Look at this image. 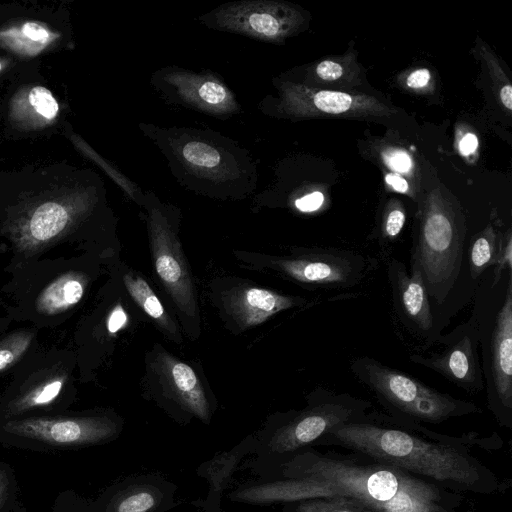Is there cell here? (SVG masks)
Returning a JSON list of instances; mask_svg holds the SVG:
<instances>
[{
	"label": "cell",
	"mask_w": 512,
	"mask_h": 512,
	"mask_svg": "<svg viewBox=\"0 0 512 512\" xmlns=\"http://www.w3.org/2000/svg\"><path fill=\"white\" fill-rule=\"evenodd\" d=\"M283 473L285 480L243 489L233 498L269 504L348 497L375 512H474L463 493L360 453L306 450L286 463Z\"/></svg>",
	"instance_id": "1"
},
{
	"label": "cell",
	"mask_w": 512,
	"mask_h": 512,
	"mask_svg": "<svg viewBox=\"0 0 512 512\" xmlns=\"http://www.w3.org/2000/svg\"><path fill=\"white\" fill-rule=\"evenodd\" d=\"M472 433L453 437L421 424L368 411L355 421L333 428L314 445L339 446L400 467L449 490L476 495L499 491L496 474L478 460L467 444Z\"/></svg>",
	"instance_id": "2"
},
{
	"label": "cell",
	"mask_w": 512,
	"mask_h": 512,
	"mask_svg": "<svg viewBox=\"0 0 512 512\" xmlns=\"http://www.w3.org/2000/svg\"><path fill=\"white\" fill-rule=\"evenodd\" d=\"M350 368L357 381L375 397L386 414L394 418L421 425L440 424L482 412L474 402L440 392L374 358H355Z\"/></svg>",
	"instance_id": "3"
},
{
	"label": "cell",
	"mask_w": 512,
	"mask_h": 512,
	"mask_svg": "<svg viewBox=\"0 0 512 512\" xmlns=\"http://www.w3.org/2000/svg\"><path fill=\"white\" fill-rule=\"evenodd\" d=\"M465 227L454 207L440 194H431L422 213L418 241L413 252L427 293L443 302L460 271Z\"/></svg>",
	"instance_id": "4"
},
{
	"label": "cell",
	"mask_w": 512,
	"mask_h": 512,
	"mask_svg": "<svg viewBox=\"0 0 512 512\" xmlns=\"http://www.w3.org/2000/svg\"><path fill=\"white\" fill-rule=\"evenodd\" d=\"M371 408V402L365 399L318 388L310 396L308 406L275 432L269 447L278 454L308 447L333 428L359 419Z\"/></svg>",
	"instance_id": "5"
},
{
	"label": "cell",
	"mask_w": 512,
	"mask_h": 512,
	"mask_svg": "<svg viewBox=\"0 0 512 512\" xmlns=\"http://www.w3.org/2000/svg\"><path fill=\"white\" fill-rule=\"evenodd\" d=\"M275 113L289 118H390L396 110L379 99L339 90L317 89L303 83L283 82Z\"/></svg>",
	"instance_id": "6"
},
{
	"label": "cell",
	"mask_w": 512,
	"mask_h": 512,
	"mask_svg": "<svg viewBox=\"0 0 512 512\" xmlns=\"http://www.w3.org/2000/svg\"><path fill=\"white\" fill-rule=\"evenodd\" d=\"M205 25L267 42H283L304 23L300 9L278 1L224 4L201 18Z\"/></svg>",
	"instance_id": "7"
},
{
	"label": "cell",
	"mask_w": 512,
	"mask_h": 512,
	"mask_svg": "<svg viewBox=\"0 0 512 512\" xmlns=\"http://www.w3.org/2000/svg\"><path fill=\"white\" fill-rule=\"evenodd\" d=\"M278 267L301 284L338 289L359 284L375 269L376 263L355 251L319 248L279 260Z\"/></svg>",
	"instance_id": "8"
},
{
	"label": "cell",
	"mask_w": 512,
	"mask_h": 512,
	"mask_svg": "<svg viewBox=\"0 0 512 512\" xmlns=\"http://www.w3.org/2000/svg\"><path fill=\"white\" fill-rule=\"evenodd\" d=\"M441 349L428 355L413 354L410 360L443 376L470 394L484 387L478 356V331L469 323L461 324L442 337Z\"/></svg>",
	"instance_id": "9"
},
{
	"label": "cell",
	"mask_w": 512,
	"mask_h": 512,
	"mask_svg": "<svg viewBox=\"0 0 512 512\" xmlns=\"http://www.w3.org/2000/svg\"><path fill=\"white\" fill-rule=\"evenodd\" d=\"M158 141L173 166L181 174L197 176L213 184H225L238 174L237 162L220 143L204 135L168 131Z\"/></svg>",
	"instance_id": "10"
},
{
	"label": "cell",
	"mask_w": 512,
	"mask_h": 512,
	"mask_svg": "<svg viewBox=\"0 0 512 512\" xmlns=\"http://www.w3.org/2000/svg\"><path fill=\"white\" fill-rule=\"evenodd\" d=\"M488 401L501 425L512 423V278L498 311L490 342Z\"/></svg>",
	"instance_id": "11"
},
{
	"label": "cell",
	"mask_w": 512,
	"mask_h": 512,
	"mask_svg": "<svg viewBox=\"0 0 512 512\" xmlns=\"http://www.w3.org/2000/svg\"><path fill=\"white\" fill-rule=\"evenodd\" d=\"M149 226L156 272L177 307L194 317L197 312L195 289L180 244L159 211L151 212Z\"/></svg>",
	"instance_id": "12"
},
{
	"label": "cell",
	"mask_w": 512,
	"mask_h": 512,
	"mask_svg": "<svg viewBox=\"0 0 512 512\" xmlns=\"http://www.w3.org/2000/svg\"><path fill=\"white\" fill-rule=\"evenodd\" d=\"M156 86L173 101L213 115L235 113L238 103L222 81L207 73L169 68L156 75Z\"/></svg>",
	"instance_id": "13"
},
{
	"label": "cell",
	"mask_w": 512,
	"mask_h": 512,
	"mask_svg": "<svg viewBox=\"0 0 512 512\" xmlns=\"http://www.w3.org/2000/svg\"><path fill=\"white\" fill-rule=\"evenodd\" d=\"M4 430L53 445L77 446L110 438L116 431V425L103 417H37L9 421Z\"/></svg>",
	"instance_id": "14"
},
{
	"label": "cell",
	"mask_w": 512,
	"mask_h": 512,
	"mask_svg": "<svg viewBox=\"0 0 512 512\" xmlns=\"http://www.w3.org/2000/svg\"><path fill=\"white\" fill-rule=\"evenodd\" d=\"M389 275L394 299L402 316L419 331H429L433 325V316L418 262L412 260V272L409 275L403 263L392 259Z\"/></svg>",
	"instance_id": "15"
},
{
	"label": "cell",
	"mask_w": 512,
	"mask_h": 512,
	"mask_svg": "<svg viewBox=\"0 0 512 512\" xmlns=\"http://www.w3.org/2000/svg\"><path fill=\"white\" fill-rule=\"evenodd\" d=\"M68 209L57 202L38 206L27 222L14 235L17 249L24 253H36L66 233L71 223Z\"/></svg>",
	"instance_id": "16"
},
{
	"label": "cell",
	"mask_w": 512,
	"mask_h": 512,
	"mask_svg": "<svg viewBox=\"0 0 512 512\" xmlns=\"http://www.w3.org/2000/svg\"><path fill=\"white\" fill-rule=\"evenodd\" d=\"M227 309L244 328L260 324L272 315L298 304L297 299L270 290L242 287L232 291Z\"/></svg>",
	"instance_id": "17"
},
{
	"label": "cell",
	"mask_w": 512,
	"mask_h": 512,
	"mask_svg": "<svg viewBox=\"0 0 512 512\" xmlns=\"http://www.w3.org/2000/svg\"><path fill=\"white\" fill-rule=\"evenodd\" d=\"M158 363L177 400L202 421L207 422L210 417L209 405L194 370L166 353L159 357Z\"/></svg>",
	"instance_id": "18"
},
{
	"label": "cell",
	"mask_w": 512,
	"mask_h": 512,
	"mask_svg": "<svg viewBox=\"0 0 512 512\" xmlns=\"http://www.w3.org/2000/svg\"><path fill=\"white\" fill-rule=\"evenodd\" d=\"M87 286L86 275L69 271L50 282L36 299V310L43 315L59 314L76 305Z\"/></svg>",
	"instance_id": "19"
},
{
	"label": "cell",
	"mask_w": 512,
	"mask_h": 512,
	"mask_svg": "<svg viewBox=\"0 0 512 512\" xmlns=\"http://www.w3.org/2000/svg\"><path fill=\"white\" fill-rule=\"evenodd\" d=\"M123 280L128 293L143 311L170 334L176 335L177 330L174 322L170 319L148 283L142 277L129 273L124 275Z\"/></svg>",
	"instance_id": "20"
},
{
	"label": "cell",
	"mask_w": 512,
	"mask_h": 512,
	"mask_svg": "<svg viewBox=\"0 0 512 512\" xmlns=\"http://www.w3.org/2000/svg\"><path fill=\"white\" fill-rule=\"evenodd\" d=\"M503 237L489 224L473 239L469 248V268L473 278L494 265L502 248Z\"/></svg>",
	"instance_id": "21"
},
{
	"label": "cell",
	"mask_w": 512,
	"mask_h": 512,
	"mask_svg": "<svg viewBox=\"0 0 512 512\" xmlns=\"http://www.w3.org/2000/svg\"><path fill=\"white\" fill-rule=\"evenodd\" d=\"M359 68L353 55L330 57L318 62L313 68V76L317 82L324 84H356Z\"/></svg>",
	"instance_id": "22"
},
{
	"label": "cell",
	"mask_w": 512,
	"mask_h": 512,
	"mask_svg": "<svg viewBox=\"0 0 512 512\" xmlns=\"http://www.w3.org/2000/svg\"><path fill=\"white\" fill-rule=\"evenodd\" d=\"M64 381L63 376H54L45 380L15 400L10 406V411L20 413L52 403L61 392Z\"/></svg>",
	"instance_id": "23"
},
{
	"label": "cell",
	"mask_w": 512,
	"mask_h": 512,
	"mask_svg": "<svg viewBox=\"0 0 512 512\" xmlns=\"http://www.w3.org/2000/svg\"><path fill=\"white\" fill-rule=\"evenodd\" d=\"M296 502L295 512H375L364 503L348 497L310 498Z\"/></svg>",
	"instance_id": "24"
},
{
	"label": "cell",
	"mask_w": 512,
	"mask_h": 512,
	"mask_svg": "<svg viewBox=\"0 0 512 512\" xmlns=\"http://www.w3.org/2000/svg\"><path fill=\"white\" fill-rule=\"evenodd\" d=\"M33 331L21 330L0 341V372L15 364L29 348Z\"/></svg>",
	"instance_id": "25"
},
{
	"label": "cell",
	"mask_w": 512,
	"mask_h": 512,
	"mask_svg": "<svg viewBox=\"0 0 512 512\" xmlns=\"http://www.w3.org/2000/svg\"><path fill=\"white\" fill-rule=\"evenodd\" d=\"M156 497L147 489H139L127 494L117 503L115 512H148L156 505Z\"/></svg>",
	"instance_id": "26"
},
{
	"label": "cell",
	"mask_w": 512,
	"mask_h": 512,
	"mask_svg": "<svg viewBox=\"0 0 512 512\" xmlns=\"http://www.w3.org/2000/svg\"><path fill=\"white\" fill-rule=\"evenodd\" d=\"M28 100L35 111L45 119L51 120L56 117L58 103L48 89L34 87L29 93Z\"/></svg>",
	"instance_id": "27"
},
{
	"label": "cell",
	"mask_w": 512,
	"mask_h": 512,
	"mask_svg": "<svg viewBox=\"0 0 512 512\" xmlns=\"http://www.w3.org/2000/svg\"><path fill=\"white\" fill-rule=\"evenodd\" d=\"M405 220V213L400 207H393L386 213L381 228V238L385 243H392L399 236Z\"/></svg>",
	"instance_id": "28"
},
{
	"label": "cell",
	"mask_w": 512,
	"mask_h": 512,
	"mask_svg": "<svg viewBox=\"0 0 512 512\" xmlns=\"http://www.w3.org/2000/svg\"><path fill=\"white\" fill-rule=\"evenodd\" d=\"M494 267V283L497 284L502 276V272L507 269H512V235L509 230L503 237L502 248L497 256V259L493 265Z\"/></svg>",
	"instance_id": "29"
},
{
	"label": "cell",
	"mask_w": 512,
	"mask_h": 512,
	"mask_svg": "<svg viewBox=\"0 0 512 512\" xmlns=\"http://www.w3.org/2000/svg\"><path fill=\"white\" fill-rule=\"evenodd\" d=\"M385 162L397 172H407L412 167L410 156L402 150H394L384 157Z\"/></svg>",
	"instance_id": "30"
},
{
	"label": "cell",
	"mask_w": 512,
	"mask_h": 512,
	"mask_svg": "<svg viewBox=\"0 0 512 512\" xmlns=\"http://www.w3.org/2000/svg\"><path fill=\"white\" fill-rule=\"evenodd\" d=\"M324 202V196L319 191L306 194L295 200V207L302 212H312L318 210Z\"/></svg>",
	"instance_id": "31"
},
{
	"label": "cell",
	"mask_w": 512,
	"mask_h": 512,
	"mask_svg": "<svg viewBox=\"0 0 512 512\" xmlns=\"http://www.w3.org/2000/svg\"><path fill=\"white\" fill-rule=\"evenodd\" d=\"M431 79L430 71L421 68L411 72L406 78V85L411 89H420L425 87Z\"/></svg>",
	"instance_id": "32"
},
{
	"label": "cell",
	"mask_w": 512,
	"mask_h": 512,
	"mask_svg": "<svg viewBox=\"0 0 512 512\" xmlns=\"http://www.w3.org/2000/svg\"><path fill=\"white\" fill-rule=\"evenodd\" d=\"M22 32L28 39L37 43L46 42L49 37L48 31L36 23H26L22 27Z\"/></svg>",
	"instance_id": "33"
},
{
	"label": "cell",
	"mask_w": 512,
	"mask_h": 512,
	"mask_svg": "<svg viewBox=\"0 0 512 512\" xmlns=\"http://www.w3.org/2000/svg\"><path fill=\"white\" fill-rule=\"evenodd\" d=\"M127 320V316L123 308L118 305L111 312L108 321L107 328L110 333L117 332L120 328H122Z\"/></svg>",
	"instance_id": "34"
},
{
	"label": "cell",
	"mask_w": 512,
	"mask_h": 512,
	"mask_svg": "<svg viewBox=\"0 0 512 512\" xmlns=\"http://www.w3.org/2000/svg\"><path fill=\"white\" fill-rule=\"evenodd\" d=\"M385 180L394 190L398 192L405 193L409 189L407 181L396 173L387 174Z\"/></svg>",
	"instance_id": "35"
},
{
	"label": "cell",
	"mask_w": 512,
	"mask_h": 512,
	"mask_svg": "<svg viewBox=\"0 0 512 512\" xmlns=\"http://www.w3.org/2000/svg\"><path fill=\"white\" fill-rule=\"evenodd\" d=\"M478 146L477 137L474 134H466L460 141L459 148L462 154L468 155L473 153Z\"/></svg>",
	"instance_id": "36"
},
{
	"label": "cell",
	"mask_w": 512,
	"mask_h": 512,
	"mask_svg": "<svg viewBox=\"0 0 512 512\" xmlns=\"http://www.w3.org/2000/svg\"><path fill=\"white\" fill-rule=\"evenodd\" d=\"M3 491H4V479L0 473V498L2 496Z\"/></svg>",
	"instance_id": "37"
},
{
	"label": "cell",
	"mask_w": 512,
	"mask_h": 512,
	"mask_svg": "<svg viewBox=\"0 0 512 512\" xmlns=\"http://www.w3.org/2000/svg\"><path fill=\"white\" fill-rule=\"evenodd\" d=\"M0 70H1V63H0Z\"/></svg>",
	"instance_id": "38"
}]
</instances>
